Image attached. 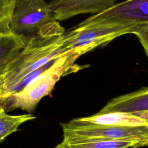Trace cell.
<instances>
[{"instance_id":"cell-2","label":"cell","mask_w":148,"mask_h":148,"mask_svg":"<svg viewBox=\"0 0 148 148\" xmlns=\"http://www.w3.org/2000/svg\"><path fill=\"white\" fill-rule=\"evenodd\" d=\"M81 56L82 54L77 50L66 52L23 90L0 99V105L6 112L20 109L28 113L32 112L39 101L51 92L62 76L77 72L84 67L75 64L76 60Z\"/></svg>"},{"instance_id":"cell-13","label":"cell","mask_w":148,"mask_h":148,"mask_svg":"<svg viewBox=\"0 0 148 148\" xmlns=\"http://www.w3.org/2000/svg\"><path fill=\"white\" fill-rule=\"evenodd\" d=\"M17 0H0V34L12 32L10 23Z\"/></svg>"},{"instance_id":"cell-10","label":"cell","mask_w":148,"mask_h":148,"mask_svg":"<svg viewBox=\"0 0 148 148\" xmlns=\"http://www.w3.org/2000/svg\"><path fill=\"white\" fill-rule=\"evenodd\" d=\"M62 141L69 148H128L139 147L138 143L133 141L101 138L64 136Z\"/></svg>"},{"instance_id":"cell-18","label":"cell","mask_w":148,"mask_h":148,"mask_svg":"<svg viewBox=\"0 0 148 148\" xmlns=\"http://www.w3.org/2000/svg\"><path fill=\"white\" fill-rule=\"evenodd\" d=\"M128 148H138V147H128Z\"/></svg>"},{"instance_id":"cell-16","label":"cell","mask_w":148,"mask_h":148,"mask_svg":"<svg viewBox=\"0 0 148 148\" xmlns=\"http://www.w3.org/2000/svg\"><path fill=\"white\" fill-rule=\"evenodd\" d=\"M9 62L0 63V83H1V75L3 73V72H4V71H5V68H6V67Z\"/></svg>"},{"instance_id":"cell-17","label":"cell","mask_w":148,"mask_h":148,"mask_svg":"<svg viewBox=\"0 0 148 148\" xmlns=\"http://www.w3.org/2000/svg\"><path fill=\"white\" fill-rule=\"evenodd\" d=\"M54 148H69V147L66 145V144L63 141H62L60 143L57 145Z\"/></svg>"},{"instance_id":"cell-12","label":"cell","mask_w":148,"mask_h":148,"mask_svg":"<svg viewBox=\"0 0 148 148\" xmlns=\"http://www.w3.org/2000/svg\"><path fill=\"white\" fill-rule=\"evenodd\" d=\"M35 119V116L30 113L8 114L5 109L0 105V142L11 134L16 132L20 125Z\"/></svg>"},{"instance_id":"cell-5","label":"cell","mask_w":148,"mask_h":148,"mask_svg":"<svg viewBox=\"0 0 148 148\" xmlns=\"http://www.w3.org/2000/svg\"><path fill=\"white\" fill-rule=\"evenodd\" d=\"M64 137L101 138L133 141L140 146L148 145V126L119 127L97 124L73 119L61 124Z\"/></svg>"},{"instance_id":"cell-1","label":"cell","mask_w":148,"mask_h":148,"mask_svg":"<svg viewBox=\"0 0 148 148\" xmlns=\"http://www.w3.org/2000/svg\"><path fill=\"white\" fill-rule=\"evenodd\" d=\"M65 31L28 37L24 48L10 60L1 75L0 98L26 75L69 51L63 45Z\"/></svg>"},{"instance_id":"cell-14","label":"cell","mask_w":148,"mask_h":148,"mask_svg":"<svg viewBox=\"0 0 148 148\" xmlns=\"http://www.w3.org/2000/svg\"><path fill=\"white\" fill-rule=\"evenodd\" d=\"M132 34L138 37L148 57V23L138 24Z\"/></svg>"},{"instance_id":"cell-8","label":"cell","mask_w":148,"mask_h":148,"mask_svg":"<svg viewBox=\"0 0 148 148\" xmlns=\"http://www.w3.org/2000/svg\"><path fill=\"white\" fill-rule=\"evenodd\" d=\"M148 110V87L110 99L99 112L133 113Z\"/></svg>"},{"instance_id":"cell-6","label":"cell","mask_w":148,"mask_h":148,"mask_svg":"<svg viewBox=\"0 0 148 148\" xmlns=\"http://www.w3.org/2000/svg\"><path fill=\"white\" fill-rule=\"evenodd\" d=\"M87 19L105 24L138 25L148 23V0H126L115 3Z\"/></svg>"},{"instance_id":"cell-9","label":"cell","mask_w":148,"mask_h":148,"mask_svg":"<svg viewBox=\"0 0 148 148\" xmlns=\"http://www.w3.org/2000/svg\"><path fill=\"white\" fill-rule=\"evenodd\" d=\"M80 118L85 121L101 125L119 127L148 126V122L141 117L132 113L120 112H98L91 116Z\"/></svg>"},{"instance_id":"cell-7","label":"cell","mask_w":148,"mask_h":148,"mask_svg":"<svg viewBox=\"0 0 148 148\" xmlns=\"http://www.w3.org/2000/svg\"><path fill=\"white\" fill-rule=\"evenodd\" d=\"M116 0H50L49 4L57 21L80 14H96L115 4Z\"/></svg>"},{"instance_id":"cell-4","label":"cell","mask_w":148,"mask_h":148,"mask_svg":"<svg viewBox=\"0 0 148 148\" xmlns=\"http://www.w3.org/2000/svg\"><path fill=\"white\" fill-rule=\"evenodd\" d=\"M137 25L105 24L86 18L64 33L62 46L66 50H77L83 55L120 36L132 34Z\"/></svg>"},{"instance_id":"cell-3","label":"cell","mask_w":148,"mask_h":148,"mask_svg":"<svg viewBox=\"0 0 148 148\" xmlns=\"http://www.w3.org/2000/svg\"><path fill=\"white\" fill-rule=\"evenodd\" d=\"M10 28L12 32L25 37L65 30L45 0H17Z\"/></svg>"},{"instance_id":"cell-11","label":"cell","mask_w":148,"mask_h":148,"mask_svg":"<svg viewBox=\"0 0 148 148\" xmlns=\"http://www.w3.org/2000/svg\"><path fill=\"white\" fill-rule=\"evenodd\" d=\"M28 37L12 32L0 34V63L9 62L24 48Z\"/></svg>"},{"instance_id":"cell-15","label":"cell","mask_w":148,"mask_h":148,"mask_svg":"<svg viewBox=\"0 0 148 148\" xmlns=\"http://www.w3.org/2000/svg\"><path fill=\"white\" fill-rule=\"evenodd\" d=\"M132 114L141 117L142 119L145 120L147 122H148V110L147 111H143V112H135Z\"/></svg>"}]
</instances>
